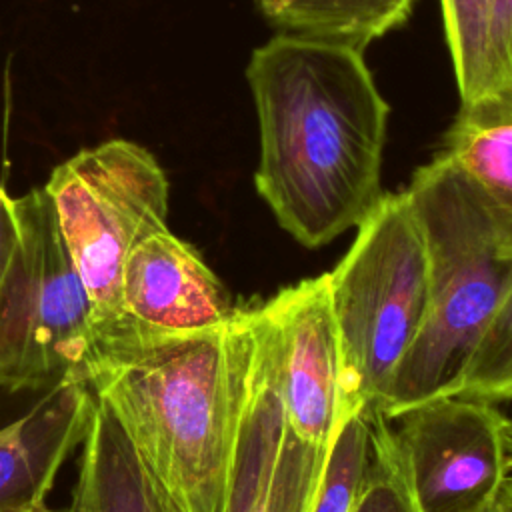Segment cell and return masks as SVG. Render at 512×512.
Listing matches in <instances>:
<instances>
[{"instance_id": "1", "label": "cell", "mask_w": 512, "mask_h": 512, "mask_svg": "<svg viewBox=\"0 0 512 512\" xmlns=\"http://www.w3.org/2000/svg\"><path fill=\"white\" fill-rule=\"evenodd\" d=\"M246 78L260 156L254 184L306 248L356 228L382 196L390 108L360 50L292 34L258 46Z\"/></svg>"}, {"instance_id": "2", "label": "cell", "mask_w": 512, "mask_h": 512, "mask_svg": "<svg viewBox=\"0 0 512 512\" xmlns=\"http://www.w3.org/2000/svg\"><path fill=\"white\" fill-rule=\"evenodd\" d=\"M250 344V306L214 328L98 342L84 382L176 512H224Z\"/></svg>"}, {"instance_id": "3", "label": "cell", "mask_w": 512, "mask_h": 512, "mask_svg": "<svg viewBox=\"0 0 512 512\" xmlns=\"http://www.w3.org/2000/svg\"><path fill=\"white\" fill-rule=\"evenodd\" d=\"M428 252V310L378 410L390 422L446 396L512 284V242L442 152L406 188Z\"/></svg>"}, {"instance_id": "4", "label": "cell", "mask_w": 512, "mask_h": 512, "mask_svg": "<svg viewBox=\"0 0 512 512\" xmlns=\"http://www.w3.org/2000/svg\"><path fill=\"white\" fill-rule=\"evenodd\" d=\"M328 284L346 410L378 408L428 310V252L406 190L380 196Z\"/></svg>"}, {"instance_id": "5", "label": "cell", "mask_w": 512, "mask_h": 512, "mask_svg": "<svg viewBox=\"0 0 512 512\" xmlns=\"http://www.w3.org/2000/svg\"><path fill=\"white\" fill-rule=\"evenodd\" d=\"M44 190L86 286L100 340L124 320L126 256L142 238L168 228V178L148 148L114 138L58 164Z\"/></svg>"}, {"instance_id": "6", "label": "cell", "mask_w": 512, "mask_h": 512, "mask_svg": "<svg viewBox=\"0 0 512 512\" xmlns=\"http://www.w3.org/2000/svg\"><path fill=\"white\" fill-rule=\"evenodd\" d=\"M20 242L0 284V378L48 382L84 372L98 334L86 286L44 188L14 198Z\"/></svg>"}, {"instance_id": "7", "label": "cell", "mask_w": 512, "mask_h": 512, "mask_svg": "<svg viewBox=\"0 0 512 512\" xmlns=\"http://www.w3.org/2000/svg\"><path fill=\"white\" fill-rule=\"evenodd\" d=\"M394 428L418 512H492L512 476L508 418L494 404L438 396Z\"/></svg>"}, {"instance_id": "8", "label": "cell", "mask_w": 512, "mask_h": 512, "mask_svg": "<svg viewBox=\"0 0 512 512\" xmlns=\"http://www.w3.org/2000/svg\"><path fill=\"white\" fill-rule=\"evenodd\" d=\"M326 454L290 428L272 330L262 306H250L242 408L224 512H312Z\"/></svg>"}, {"instance_id": "9", "label": "cell", "mask_w": 512, "mask_h": 512, "mask_svg": "<svg viewBox=\"0 0 512 512\" xmlns=\"http://www.w3.org/2000/svg\"><path fill=\"white\" fill-rule=\"evenodd\" d=\"M260 306L274 338L286 420L304 442L328 450L350 412L328 272L290 284Z\"/></svg>"}, {"instance_id": "10", "label": "cell", "mask_w": 512, "mask_h": 512, "mask_svg": "<svg viewBox=\"0 0 512 512\" xmlns=\"http://www.w3.org/2000/svg\"><path fill=\"white\" fill-rule=\"evenodd\" d=\"M96 400L62 376L18 384L0 378V508L44 504L66 458L84 442Z\"/></svg>"}, {"instance_id": "11", "label": "cell", "mask_w": 512, "mask_h": 512, "mask_svg": "<svg viewBox=\"0 0 512 512\" xmlns=\"http://www.w3.org/2000/svg\"><path fill=\"white\" fill-rule=\"evenodd\" d=\"M124 320L98 342L180 336L228 322L236 306L200 252L168 228L142 238L122 268Z\"/></svg>"}, {"instance_id": "12", "label": "cell", "mask_w": 512, "mask_h": 512, "mask_svg": "<svg viewBox=\"0 0 512 512\" xmlns=\"http://www.w3.org/2000/svg\"><path fill=\"white\" fill-rule=\"evenodd\" d=\"M442 154L476 186L512 242V90L460 104Z\"/></svg>"}, {"instance_id": "13", "label": "cell", "mask_w": 512, "mask_h": 512, "mask_svg": "<svg viewBox=\"0 0 512 512\" xmlns=\"http://www.w3.org/2000/svg\"><path fill=\"white\" fill-rule=\"evenodd\" d=\"M70 512H176L150 480L116 420L98 402L82 442Z\"/></svg>"}, {"instance_id": "14", "label": "cell", "mask_w": 512, "mask_h": 512, "mask_svg": "<svg viewBox=\"0 0 512 512\" xmlns=\"http://www.w3.org/2000/svg\"><path fill=\"white\" fill-rule=\"evenodd\" d=\"M256 6L282 34L364 52L408 20L414 0H256Z\"/></svg>"}, {"instance_id": "15", "label": "cell", "mask_w": 512, "mask_h": 512, "mask_svg": "<svg viewBox=\"0 0 512 512\" xmlns=\"http://www.w3.org/2000/svg\"><path fill=\"white\" fill-rule=\"evenodd\" d=\"M446 396L488 404L512 400V284Z\"/></svg>"}, {"instance_id": "16", "label": "cell", "mask_w": 512, "mask_h": 512, "mask_svg": "<svg viewBox=\"0 0 512 512\" xmlns=\"http://www.w3.org/2000/svg\"><path fill=\"white\" fill-rule=\"evenodd\" d=\"M368 426V458L352 512H418L390 420L368 408Z\"/></svg>"}, {"instance_id": "17", "label": "cell", "mask_w": 512, "mask_h": 512, "mask_svg": "<svg viewBox=\"0 0 512 512\" xmlns=\"http://www.w3.org/2000/svg\"><path fill=\"white\" fill-rule=\"evenodd\" d=\"M460 104L488 92L486 10L488 0H440Z\"/></svg>"}, {"instance_id": "18", "label": "cell", "mask_w": 512, "mask_h": 512, "mask_svg": "<svg viewBox=\"0 0 512 512\" xmlns=\"http://www.w3.org/2000/svg\"><path fill=\"white\" fill-rule=\"evenodd\" d=\"M486 76V94L512 90V0H488Z\"/></svg>"}, {"instance_id": "19", "label": "cell", "mask_w": 512, "mask_h": 512, "mask_svg": "<svg viewBox=\"0 0 512 512\" xmlns=\"http://www.w3.org/2000/svg\"><path fill=\"white\" fill-rule=\"evenodd\" d=\"M20 242V224L16 214V202L8 196L0 182V284L12 264V258Z\"/></svg>"}, {"instance_id": "20", "label": "cell", "mask_w": 512, "mask_h": 512, "mask_svg": "<svg viewBox=\"0 0 512 512\" xmlns=\"http://www.w3.org/2000/svg\"><path fill=\"white\" fill-rule=\"evenodd\" d=\"M492 512H512V476H510V480L506 484V490H504L500 502L494 506Z\"/></svg>"}, {"instance_id": "21", "label": "cell", "mask_w": 512, "mask_h": 512, "mask_svg": "<svg viewBox=\"0 0 512 512\" xmlns=\"http://www.w3.org/2000/svg\"><path fill=\"white\" fill-rule=\"evenodd\" d=\"M0 512H56L44 504H28V506H6L0 508Z\"/></svg>"}, {"instance_id": "22", "label": "cell", "mask_w": 512, "mask_h": 512, "mask_svg": "<svg viewBox=\"0 0 512 512\" xmlns=\"http://www.w3.org/2000/svg\"><path fill=\"white\" fill-rule=\"evenodd\" d=\"M508 452H510V468H512V420H508Z\"/></svg>"}]
</instances>
